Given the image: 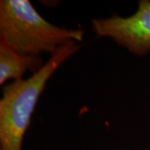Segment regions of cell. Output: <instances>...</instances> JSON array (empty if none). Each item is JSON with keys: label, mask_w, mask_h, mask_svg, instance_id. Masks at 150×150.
<instances>
[{"label": "cell", "mask_w": 150, "mask_h": 150, "mask_svg": "<svg viewBox=\"0 0 150 150\" xmlns=\"http://www.w3.org/2000/svg\"><path fill=\"white\" fill-rule=\"evenodd\" d=\"M96 33L99 38H110L137 56L150 53V0H140L134 14H118L98 19Z\"/></svg>", "instance_id": "3"}, {"label": "cell", "mask_w": 150, "mask_h": 150, "mask_svg": "<svg viewBox=\"0 0 150 150\" xmlns=\"http://www.w3.org/2000/svg\"><path fill=\"white\" fill-rule=\"evenodd\" d=\"M44 64L40 58L19 54L5 43L0 42V84L3 85L9 79L18 81L27 71L33 74L40 70Z\"/></svg>", "instance_id": "4"}, {"label": "cell", "mask_w": 150, "mask_h": 150, "mask_svg": "<svg viewBox=\"0 0 150 150\" xmlns=\"http://www.w3.org/2000/svg\"><path fill=\"white\" fill-rule=\"evenodd\" d=\"M79 49L77 42L67 43L52 54L43 68L30 78L4 86L0 100V150H22L33 112L48 81Z\"/></svg>", "instance_id": "1"}, {"label": "cell", "mask_w": 150, "mask_h": 150, "mask_svg": "<svg viewBox=\"0 0 150 150\" xmlns=\"http://www.w3.org/2000/svg\"><path fill=\"white\" fill-rule=\"evenodd\" d=\"M84 32L55 26L28 0L0 1V42L19 54L40 58L70 42H81Z\"/></svg>", "instance_id": "2"}]
</instances>
